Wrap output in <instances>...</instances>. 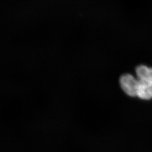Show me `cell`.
Segmentation results:
<instances>
[{"instance_id":"obj_1","label":"cell","mask_w":152,"mask_h":152,"mask_svg":"<svg viewBox=\"0 0 152 152\" xmlns=\"http://www.w3.org/2000/svg\"><path fill=\"white\" fill-rule=\"evenodd\" d=\"M120 86L122 90L130 96H137L139 80L130 74H124L120 77Z\"/></svg>"},{"instance_id":"obj_2","label":"cell","mask_w":152,"mask_h":152,"mask_svg":"<svg viewBox=\"0 0 152 152\" xmlns=\"http://www.w3.org/2000/svg\"><path fill=\"white\" fill-rule=\"evenodd\" d=\"M137 96L143 100L152 99V82L139 80Z\"/></svg>"},{"instance_id":"obj_3","label":"cell","mask_w":152,"mask_h":152,"mask_svg":"<svg viewBox=\"0 0 152 152\" xmlns=\"http://www.w3.org/2000/svg\"><path fill=\"white\" fill-rule=\"evenodd\" d=\"M136 74L138 80L152 83V68L145 65H140L136 68Z\"/></svg>"}]
</instances>
